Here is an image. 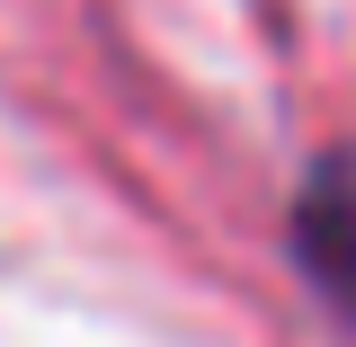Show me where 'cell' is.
Returning a JSON list of instances; mask_svg holds the SVG:
<instances>
[{
	"mask_svg": "<svg viewBox=\"0 0 356 347\" xmlns=\"http://www.w3.org/2000/svg\"><path fill=\"white\" fill-rule=\"evenodd\" d=\"M285 232H294V267L312 276V294L356 330V143L330 152V161L303 178Z\"/></svg>",
	"mask_w": 356,
	"mask_h": 347,
	"instance_id": "6da1fadb",
	"label": "cell"
}]
</instances>
